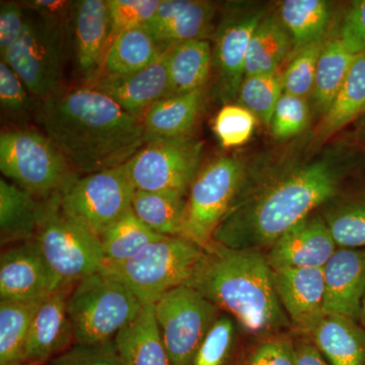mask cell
Instances as JSON below:
<instances>
[{"instance_id": "obj_1", "label": "cell", "mask_w": 365, "mask_h": 365, "mask_svg": "<svg viewBox=\"0 0 365 365\" xmlns=\"http://www.w3.org/2000/svg\"><path fill=\"white\" fill-rule=\"evenodd\" d=\"M364 182V146L346 137L317 148L311 132L304 134L247 162L241 186L213 242L262 252L295 223Z\"/></svg>"}, {"instance_id": "obj_2", "label": "cell", "mask_w": 365, "mask_h": 365, "mask_svg": "<svg viewBox=\"0 0 365 365\" xmlns=\"http://www.w3.org/2000/svg\"><path fill=\"white\" fill-rule=\"evenodd\" d=\"M36 117L76 174L125 165L146 143L143 120L86 86L60 88L42 101Z\"/></svg>"}, {"instance_id": "obj_3", "label": "cell", "mask_w": 365, "mask_h": 365, "mask_svg": "<svg viewBox=\"0 0 365 365\" xmlns=\"http://www.w3.org/2000/svg\"><path fill=\"white\" fill-rule=\"evenodd\" d=\"M187 287L234 316L249 333L268 335L292 327L263 252L230 249L213 242L204 249Z\"/></svg>"}, {"instance_id": "obj_4", "label": "cell", "mask_w": 365, "mask_h": 365, "mask_svg": "<svg viewBox=\"0 0 365 365\" xmlns=\"http://www.w3.org/2000/svg\"><path fill=\"white\" fill-rule=\"evenodd\" d=\"M143 307L124 283L102 271L83 278L67 302L73 341L79 345L112 342Z\"/></svg>"}, {"instance_id": "obj_5", "label": "cell", "mask_w": 365, "mask_h": 365, "mask_svg": "<svg viewBox=\"0 0 365 365\" xmlns=\"http://www.w3.org/2000/svg\"><path fill=\"white\" fill-rule=\"evenodd\" d=\"M203 255L204 249L188 239L163 237L130 260L104 265L102 272L121 281L148 306L170 290L187 287Z\"/></svg>"}, {"instance_id": "obj_6", "label": "cell", "mask_w": 365, "mask_h": 365, "mask_svg": "<svg viewBox=\"0 0 365 365\" xmlns=\"http://www.w3.org/2000/svg\"><path fill=\"white\" fill-rule=\"evenodd\" d=\"M40 200L35 242L64 284L101 272L105 258L100 237L62 210L59 193Z\"/></svg>"}, {"instance_id": "obj_7", "label": "cell", "mask_w": 365, "mask_h": 365, "mask_svg": "<svg viewBox=\"0 0 365 365\" xmlns=\"http://www.w3.org/2000/svg\"><path fill=\"white\" fill-rule=\"evenodd\" d=\"M0 170L38 199L59 193L76 172L44 132L16 129L0 135Z\"/></svg>"}, {"instance_id": "obj_8", "label": "cell", "mask_w": 365, "mask_h": 365, "mask_svg": "<svg viewBox=\"0 0 365 365\" xmlns=\"http://www.w3.org/2000/svg\"><path fill=\"white\" fill-rule=\"evenodd\" d=\"M247 162L241 155H222L202 167L187 193L182 237L203 249L212 244L215 230L241 186Z\"/></svg>"}, {"instance_id": "obj_9", "label": "cell", "mask_w": 365, "mask_h": 365, "mask_svg": "<svg viewBox=\"0 0 365 365\" xmlns=\"http://www.w3.org/2000/svg\"><path fill=\"white\" fill-rule=\"evenodd\" d=\"M136 189L126 163L71 178L59 192L62 210L97 237L132 210Z\"/></svg>"}, {"instance_id": "obj_10", "label": "cell", "mask_w": 365, "mask_h": 365, "mask_svg": "<svg viewBox=\"0 0 365 365\" xmlns=\"http://www.w3.org/2000/svg\"><path fill=\"white\" fill-rule=\"evenodd\" d=\"M66 26L26 14L20 40L1 58L34 97L44 101L60 90Z\"/></svg>"}, {"instance_id": "obj_11", "label": "cell", "mask_w": 365, "mask_h": 365, "mask_svg": "<svg viewBox=\"0 0 365 365\" xmlns=\"http://www.w3.org/2000/svg\"><path fill=\"white\" fill-rule=\"evenodd\" d=\"M218 307L200 292L180 287L155 304V316L172 365H193L196 353L218 319Z\"/></svg>"}, {"instance_id": "obj_12", "label": "cell", "mask_w": 365, "mask_h": 365, "mask_svg": "<svg viewBox=\"0 0 365 365\" xmlns=\"http://www.w3.org/2000/svg\"><path fill=\"white\" fill-rule=\"evenodd\" d=\"M203 155L204 144L195 137H172L144 144L126 165L136 190L187 194Z\"/></svg>"}, {"instance_id": "obj_13", "label": "cell", "mask_w": 365, "mask_h": 365, "mask_svg": "<svg viewBox=\"0 0 365 365\" xmlns=\"http://www.w3.org/2000/svg\"><path fill=\"white\" fill-rule=\"evenodd\" d=\"M267 14V9L260 4L232 2L216 26L212 71L216 76L215 95L225 105L237 102L252 36Z\"/></svg>"}, {"instance_id": "obj_14", "label": "cell", "mask_w": 365, "mask_h": 365, "mask_svg": "<svg viewBox=\"0 0 365 365\" xmlns=\"http://www.w3.org/2000/svg\"><path fill=\"white\" fill-rule=\"evenodd\" d=\"M66 287L35 240L2 252L0 297L9 302H38Z\"/></svg>"}, {"instance_id": "obj_15", "label": "cell", "mask_w": 365, "mask_h": 365, "mask_svg": "<svg viewBox=\"0 0 365 365\" xmlns=\"http://www.w3.org/2000/svg\"><path fill=\"white\" fill-rule=\"evenodd\" d=\"M71 23L74 66L83 86H86L100 73L111 43L112 21L108 2L73 1Z\"/></svg>"}, {"instance_id": "obj_16", "label": "cell", "mask_w": 365, "mask_h": 365, "mask_svg": "<svg viewBox=\"0 0 365 365\" xmlns=\"http://www.w3.org/2000/svg\"><path fill=\"white\" fill-rule=\"evenodd\" d=\"M273 282L292 327L311 336L326 317L324 268L277 269Z\"/></svg>"}, {"instance_id": "obj_17", "label": "cell", "mask_w": 365, "mask_h": 365, "mask_svg": "<svg viewBox=\"0 0 365 365\" xmlns=\"http://www.w3.org/2000/svg\"><path fill=\"white\" fill-rule=\"evenodd\" d=\"M337 245L319 211L307 215L278 237L266 258L273 270L324 268Z\"/></svg>"}, {"instance_id": "obj_18", "label": "cell", "mask_w": 365, "mask_h": 365, "mask_svg": "<svg viewBox=\"0 0 365 365\" xmlns=\"http://www.w3.org/2000/svg\"><path fill=\"white\" fill-rule=\"evenodd\" d=\"M217 6L202 0H162L158 11L143 28L160 49L193 40H208L215 35Z\"/></svg>"}, {"instance_id": "obj_19", "label": "cell", "mask_w": 365, "mask_h": 365, "mask_svg": "<svg viewBox=\"0 0 365 365\" xmlns=\"http://www.w3.org/2000/svg\"><path fill=\"white\" fill-rule=\"evenodd\" d=\"M86 86L104 93L124 111L143 120L151 106L170 96L167 52L143 71L125 76L98 74Z\"/></svg>"}, {"instance_id": "obj_20", "label": "cell", "mask_w": 365, "mask_h": 365, "mask_svg": "<svg viewBox=\"0 0 365 365\" xmlns=\"http://www.w3.org/2000/svg\"><path fill=\"white\" fill-rule=\"evenodd\" d=\"M326 314L360 322L365 295V249L336 250L324 267Z\"/></svg>"}, {"instance_id": "obj_21", "label": "cell", "mask_w": 365, "mask_h": 365, "mask_svg": "<svg viewBox=\"0 0 365 365\" xmlns=\"http://www.w3.org/2000/svg\"><path fill=\"white\" fill-rule=\"evenodd\" d=\"M71 290V285H66L41 302L26 341V361H46L64 351L73 340L67 309Z\"/></svg>"}, {"instance_id": "obj_22", "label": "cell", "mask_w": 365, "mask_h": 365, "mask_svg": "<svg viewBox=\"0 0 365 365\" xmlns=\"http://www.w3.org/2000/svg\"><path fill=\"white\" fill-rule=\"evenodd\" d=\"M365 117V53L355 57L342 88L311 132L313 143L322 148L339 132Z\"/></svg>"}, {"instance_id": "obj_23", "label": "cell", "mask_w": 365, "mask_h": 365, "mask_svg": "<svg viewBox=\"0 0 365 365\" xmlns=\"http://www.w3.org/2000/svg\"><path fill=\"white\" fill-rule=\"evenodd\" d=\"M205 101L206 88L170 96L151 106L143 118L145 143L191 135L190 133L203 111Z\"/></svg>"}, {"instance_id": "obj_24", "label": "cell", "mask_w": 365, "mask_h": 365, "mask_svg": "<svg viewBox=\"0 0 365 365\" xmlns=\"http://www.w3.org/2000/svg\"><path fill=\"white\" fill-rule=\"evenodd\" d=\"M277 14L292 38V56L307 46L326 40L338 21L336 4L326 0H285Z\"/></svg>"}, {"instance_id": "obj_25", "label": "cell", "mask_w": 365, "mask_h": 365, "mask_svg": "<svg viewBox=\"0 0 365 365\" xmlns=\"http://www.w3.org/2000/svg\"><path fill=\"white\" fill-rule=\"evenodd\" d=\"M114 342L122 365H172L155 319V304L143 306Z\"/></svg>"}, {"instance_id": "obj_26", "label": "cell", "mask_w": 365, "mask_h": 365, "mask_svg": "<svg viewBox=\"0 0 365 365\" xmlns=\"http://www.w3.org/2000/svg\"><path fill=\"white\" fill-rule=\"evenodd\" d=\"M311 336L331 364L365 365V329L357 322L326 314Z\"/></svg>"}, {"instance_id": "obj_27", "label": "cell", "mask_w": 365, "mask_h": 365, "mask_svg": "<svg viewBox=\"0 0 365 365\" xmlns=\"http://www.w3.org/2000/svg\"><path fill=\"white\" fill-rule=\"evenodd\" d=\"M294 44L277 11L262 19L252 36L247 53L246 76L280 71L283 62L290 59Z\"/></svg>"}, {"instance_id": "obj_28", "label": "cell", "mask_w": 365, "mask_h": 365, "mask_svg": "<svg viewBox=\"0 0 365 365\" xmlns=\"http://www.w3.org/2000/svg\"><path fill=\"white\" fill-rule=\"evenodd\" d=\"M41 200L18 185L0 180L1 244L35 240L40 220Z\"/></svg>"}, {"instance_id": "obj_29", "label": "cell", "mask_w": 365, "mask_h": 365, "mask_svg": "<svg viewBox=\"0 0 365 365\" xmlns=\"http://www.w3.org/2000/svg\"><path fill=\"white\" fill-rule=\"evenodd\" d=\"M170 96L205 88L212 71L213 48L208 40H193L167 52Z\"/></svg>"}, {"instance_id": "obj_30", "label": "cell", "mask_w": 365, "mask_h": 365, "mask_svg": "<svg viewBox=\"0 0 365 365\" xmlns=\"http://www.w3.org/2000/svg\"><path fill=\"white\" fill-rule=\"evenodd\" d=\"M319 211L338 248L365 249L364 186L336 197Z\"/></svg>"}, {"instance_id": "obj_31", "label": "cell", "mask_w": 365, "mask_h": 365, "mask_svg": "<svg viewBox=\"0 0 365 365\" xmlns=\"http://www.w3.org/2000/svg\"><path fill=\"white\" fill-rule=\"evenodd\" d=\"M355 57L336 36V32L327 39L319 55L311 96L312 106L317 116H323L332 104L349 73Z\"/></svg>"}, {"instance_id": "obj_32", "label": "cell", "mask_w": 365, "mask_h": 365, "mask_svg": "<svg viewBox=\"0 0 365 365\" xmlns=\"http://www.w3.org/2000/svg\"><path fill=\"white\" fill-rule=\"evenodd\" d=\"M163 53L143 26L124 31L112 40L98 74L134 73L150 66Z\"/></svg>"}, {"instance_id": "obj_33", "label": "cell", "mask_w": 365, "mask_h": 365, "mask_svg": "<svg viewBox=\"0 0 365 365\" xmlns=\"http://www.w3.org/2000/svg\"><path fill=\"white\" fill-rule=\"evenodd\" d=\"M187 194L178 191L136 190L132 198L134 215L165 237H181Z\"/></svg>"}, {"instance_id": "obj_34", "label": "cell", "mask_w": 365, "mask_h": 365, "mask_svg": "<svg viewBox=\"0 0 365 365\" xmlns=\"http://www.w3.org/2000/svg\"><path fill=\"white\" fill-rule=\"evenodd\" d=\"M43 300L0 302V365H21L26 361L31 325Z\"/></svg>"}, {"instance_id": "obj_35", "label": "cell", "mask_w": 365, "mask_h": 365, "mask_svg": "<svg viewBox=\"0 0 365 365\" xmlns=\"http://www.w3.org/2000/svg\"><path fill=\"white\" fill-rule=\"evenodd\" d=\"M163 237L144 225L131 210L101 237L105 265L130 260Z\"/></svg>"}, {"instance_id": "obj_36", "label": "cell", "mask_w": 365, "mask_h": 365, "mask_svg": "<svg viewBox=\"0 0 365 365\" xmlns=\"http://www.w3.org/2000/svg\"><path fill=\"white\" fill-rule=\"evenodd\" d=\"M284 93L283 71L246 76L240 88L237 102L249 110L258 121L270 126L278 101Z\"/></svg>"}, {"instance_id": "obj_37", "label": "cell", "mask_w": 365, "mask_h": 365, "mask_svg": "<svg viewBox=\"0 0 365 365\" xmlns=\"http://www.w3.org/2000/svg\"><path fill=\"white\" fill-rule=\"evenodd\" d=\"M309 98L283 93L278 101L270 123L274 138L280 141L294 140L304 135L311 122Z\"/></svg>"}, {"instance_id": "obj_38", "label": "cell", "mask_w": 365, "mask_h": 365, "mask_svg": "<svg viewBox=\"0 0 365 365\" xmlns=\"http://www.w3.org/2000/svg\"><path fill=\"white\" fill-rule=\"evenodd\" d=\"M327 39L307 46L290 57L289 63L283 71L284 93L311 98L317 66Z\"/></svg>"}, {"instance_id": "obj_39", "label": "cell", "mask_w": 365, "mask_h": 365, "mask_svg": "<svg viewBox=\"0 0 365 365\" xmlns=\"http://www.w3.org/2000/svg\"><path fill=\"white\" fill-rule=\"evenodd\" d=\"M256 122L257 118L242 106L225 105L215 117V134L223 148H237L248 143Z\"/></svg>"}, {"instance_id": "obj_40", "label": "cell", "mask_w": 365, "mask_h": 365, "mask_svg": "<svg viewBox=\"0 0 365 365\" xmlns=\"http://www.w3.org/2000/svg\"><path fill=\"white\" fill-rule=\"evenodd\" d=\"M107 2L111 14L112 42L124 31L145 25L158 11L162 0H107Z\"/></svg>"}, {"instance_id": "obj_41", "label": "cell", "mask_w": 365, "mask_h": 365, "mask_svg": "<svg viewBox=\"0 0 365 365\" xmlns=\"http://www.w3.org/2000/svg\"><path fill=\"white\" fill-rule=\"evenodd\" d=\"M234 322L220 317L211 327L196 353L193 365H223L234 341Z\"/></svg>"}, {"instance_id": "obj_42", "label": "cell", "mask_w": 365, "mask_h": 365, "mask_svg": "<svg viewBox=\"0 0 365 365\" xmlns=\"http://www.w3.org/2000/svg\"><path fill=\"white\" fill-rule=\"evenodd\" d=\"M336 36L354 56L365 53V0L346 4L338 19Z\"/></svg>"}, {"instance_id": "obj_43", "label": "cell", "mask_w": 365, "mask_h": 365, "mask_svg": "<svg viewBox=\"0 0 365 365\" xmlns=\"http://www.w3.org/2000/svg\"><path fill=\"white\" fill-rule=\"evenodd\" d=\"M30 91L6 62H0V104L11 116H23L32 108Z\"/></svg>"}, {"instance_id": "obj_44", "label": "cell", "mask_w": 365, "mask_h": 365, "mask_svg": "<svg viewBox=\"0 0 365 365\" xmlns=\"http://www.w3.org/2000/svg\"><path fill=\"white\" fill-rule=\"evenodd\" d=\"M52 365H122L114 341L98 345L76 344L53 360Z\"/></svg>"}, {"instance_id": "obj_45", "label": "cell", "mask_w": 365, "mask_h": 365, "mask_svg": "<svg viewBox=\"0 0 365 365\" xmlns=\"http://www.w3.org/2000/svg\"><path fill=\"white\" fill-rule=\"evenodd\" d=\"M26 14L23 4L1 1L0 6V55L6 54L20 40L25 29Z\"/></svg>"}, {"instance_id": "obj_46", "label": "cell", "mask_w": 365, "mask_h": 365, "mask_svg": "<svg viewBox=\"0 0 365 365\" xmlns=\"http://www.w3.org/2000/svg\"><path fill=\"white\" fill-rule=\"evenodd\" d=\"M248 365H297V352L290 341L274 339L257 348Z\"/></svg>"}, {"instance_id": "obj_47", "label": "cell", "mask_w": 365, "mask_h": 365, "mask_svg": "<svg viewBox=\"0 0 365 365\" xmlns=\"http://www.w3.org/2000/svg\"><path fill=\"white\" fill-rule=\"evenodd\" d=\"M73 1L63 0H33L23 2V6L49 23L67 26L71 21Z\"/></svg>"}, {"instance_id": "obj_48", "label": "cell", "mask_w": 365, "mask_h": 365, "mask_svg": "<svg viewBox=\"0 0 365 365\" xmlns=\"http://www.w3.org/2000/svg\"><path fill=\"white\" fill-rule=\"evenodd\" d=\"M297 365H328L322 357L321 351L316 345L309 342L299 343L295 347Z\"/></svg>"}, {"instance_id": "obj_49", "label": "cell", "mask_w": 365, "mask_h": 365, "mask_svg": "<svg viewBox=\"0 0 365 365\" xmlns=\"http://www.w3.org/2000/svg\"><path fill=\"white\" fill-rule=\"evenodd\" d=\"M353 125H354L353 130L347 136V138L359 143V145L364 146L365 148V117L361 118L359 121Z\"/></svg>"}, {"instance_id": "obj_50", "label": "cell", "mask_w": 365, "mask_h": 365, "mask_svg": "<svg viewBox=\"0 0 365 365\" xmlns=\"http://www.w3.org/2000/svg\"><path fill=\"white\" fill-rule=\"evenodd\" d=\"M360 323H361V325L364 326V328L365 329V295H364V302H362L361 316H360Z\"/></svg>"}]
</instances>
